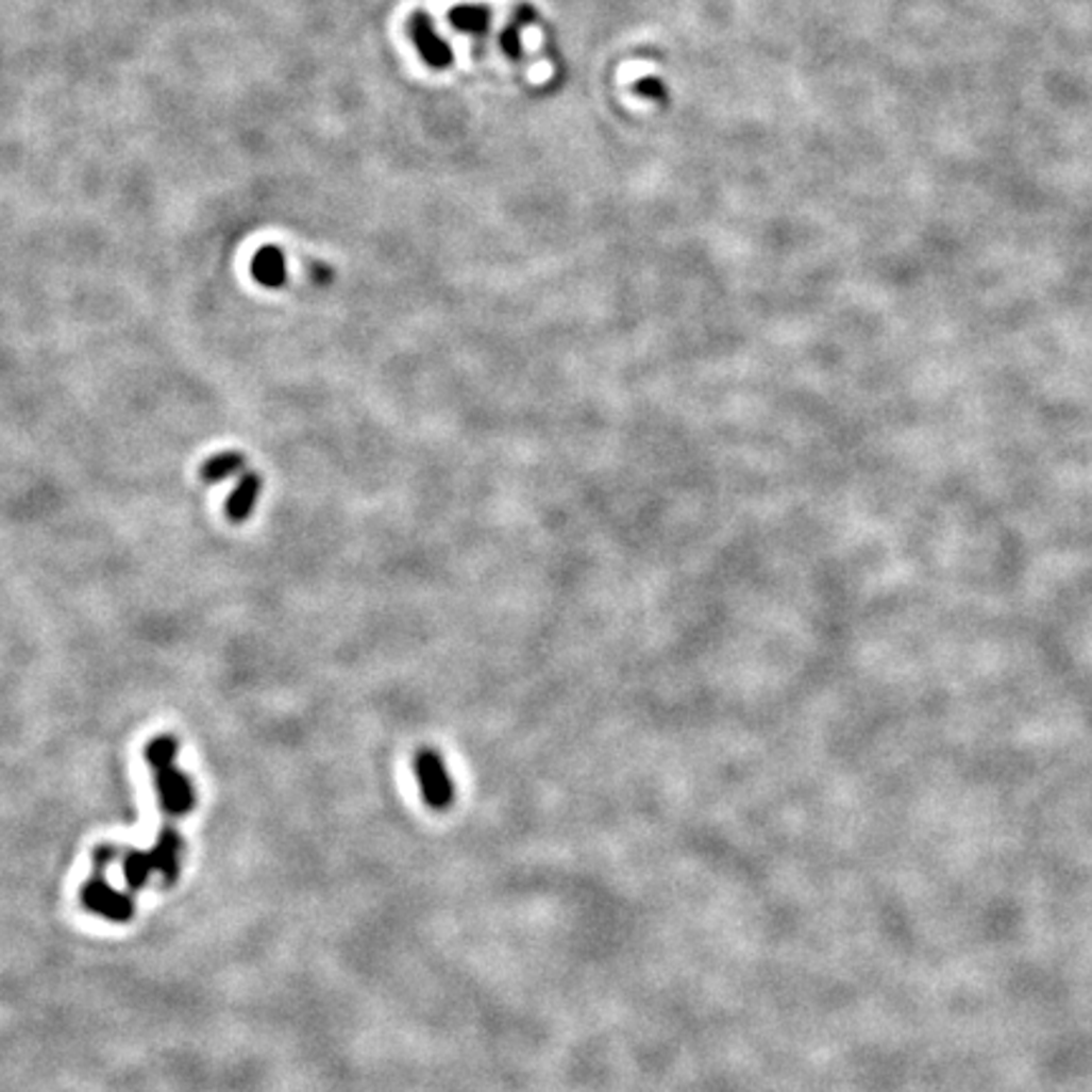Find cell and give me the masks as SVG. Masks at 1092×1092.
Wrapping results in <instances>:
<instances>
[{"instance_id": "obj_7", "label": "cell", "mask_w": 1092, "mask_h": 1092, "mask_svg": "<svg viewBox=\"0 0 1092 1092\" xmlns=\"http://www.w3.org/2000/svg\"><path fill=\"white\" fill-rule=\"evenodd\" d=\"M261 493V478L256 473H243L240 475L236 491L228 495L225 504V516L231 521H246L251 516L253 506H256Z\"/></svg>"}, {"instance_id": "obj_2", "label": "cell", "mask_w": 1092, "mask_h": 1092, "mask_svg": "<svg viewBox=\"0 0 1092 1092\" xmlns=\"http://www.w3.org/2000/svg\"><path fill=\"white\" fill-rule=\"evenodd\" d=\"M180 837L175 827L165 825L159 842L152 847V853H130L124 857V875L132 888H139L150 877V873L165 875L167 880H175L178 875V857H180Z\"/></svg>"}, {"instance_id": "obj_10", "label": "cell", "mask_w": 1092, "mask_h": 1092, "mask_svg": "<svg viewBox=\"0 0 1092 1092\" xmlns=\"http://www.w3.org/2000/svg\"><path fill=\"white\" fill-rule=\"evenodd\" d=\"M532 16H534V13L528 11V9H524V5H521V9L516 11L514 23L506 26L504 33H501V49H504L511 58H519L521 56V36H519V31H521V26L532 23V21H528V18H532Z\"/></svg>"}, {"instance_id": "obj_6", "label": "cell", "mask_w": 1092, "mask_h": 1092, "mask_svg": "<svg viewBox=\"0 0 1092 1092\" xmlns=\"http://www.w3.org/2000/svg\"><path fill=\"white\" fill-rule=\"evenodd\" d=\"M251 273L258 284L268 286V289H279L286 281V256L281 253L276 246H266L253 256Z\"/></svg>"}, {"instance_id": "obj_5", "label": "cell", "mask_w": 1092, "mask_h": 1092, "mask_svg": "<svg viewBox=\"0 0 1092 1092\" xmlns=\"http://www.w3.org/2000/svg\"><path fill=\"white\" fill-rule=\"evenodd\" d=\"M407 31H410L415 49L420 51V56H423V62L427 66H433V69H448V66L453 64L451 46L435 33L431 16H425V13H413L410 21H407Z\"/></svg>"}, {"instance_id": "obj_4", "label": "cell", "mask_w": 1092, "mask_h": 1092, "mask_svg": "<svg viewBox=\"0 0 1092 1092\" xmlns=\"http://www.w3.org/2000/svg\"><path fill=\"white\" fill-rule=\"evenodd\" d=\"M415 776H418L423 800L431 804L433 809L451 807L455 800V787L438 752H433V749L418 752V756H415Z\"/></svg>"}, {"instance_id": "obj_1", "label": "cell", "mask_w": 1092, "mask_h": 1092, "mask_svg": "<svg viewBox=\"0 0 1092 1092\" xmlns=\"http://www.w3.org/2000/svg\"><path fill=\"white\" fill-rule=\"evenodd\" d=\"M175 754L178 743L170 736H159L147 746V761L155 769L159 804L170 817H183L196 804V794H192L190 779L183 772H178L175 763H172Z\"/></svg>"}, {"instance_id": "obj_9", "label": "cell", "mask_w": 1092, "mask_h": 1092, "mask_svg": "<svg viewBox=\"0 0 1092 1092\" xmlns=\"http://www.w3.org/2000/svg\"><path fill=\"white\" fill-rule=\"evenodd\" d=\"M451 23L458 31L464 33H486L488 26H491V11L481 9V5H458V9L451 11Z\"/></svg>"}, {"instance_id": "obj_3", "label": "cell", "mask_w": 1092, "mask_h": 1092, "mask_svg": "<svg viewBox=\"0 0 1092 1092\" xmlns=\"http://www.w3.org/2000/svg\"><path fill=\"white\" fill-rule=\"evenodd\" d=\"M117 855L112 847H99L97 850V868H94V877L86 883L84 888V903L86 908L94 910V913L110 918V921H130L132 918V901L117 890H112L104 883V868L110 866L112 857Z\"/></svg>"}, {"instance_id": "obj_8", "label": "cell", "mask_w": 1092, "mask_h": 1092, "mask_svg": "<svg viewBox=\"0 0 1092 1092\" xmlns=\"http://www.w3.org/2000/svg\"><path fill=\"white\" fill-rule=\"evenodd\" d=\"M246 468V458L240 453H220L213 455L211 460H205L203 468H200V478L205 484H218V481L231 478L233 473H240Z\"/></svg>"}, {"instance_id": "obj_11", "label": "cell", "mask_w": 1092, "mask_h": 1092, "mask_svg": "<svg viewBox=\"0 0 1092 1092\" xmlns=\"http://www.w3.org/2000/svg\"><path fill=\"white\" fill-rule=\"evenodd\" d=\"M635 94H642V97H650V99H662L666 97V89H662V84L658 82V79L642 77L635 82Z\"/></svg>"}]
</instances>
